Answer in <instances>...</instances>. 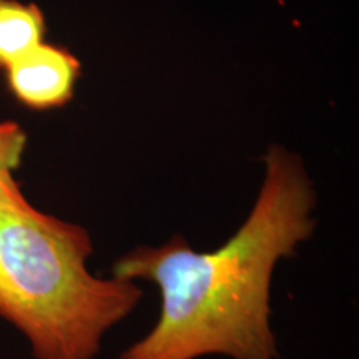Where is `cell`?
Segmentation results:
<instances>
[{
    "label": "cell",
    "mask_w": 359,
    "mask_h": 359,
    "mask_svg": "<svg viewBox=\"0 0 359 359\" xmlns=\"http://www.w3.org/2000/svg\"><path fill=\"white\" fill-rule=\"evenodd\" d=\"M253 208L218 250L196 251L183 236L137 246L111 276L158 288V321L118 359H278L271 327L276 264L314 231V190L298 156L269 148Z\"/></svg>",
    "instance_id": "obj_1"
},
{
    "label": "cell",
    "mask_w": 359,
    "mask_h": 359,
    "mask_svg": "<svg viewBox=\"0 0 359 359\" xmlns=\"http://www.w3.org/2000/svg\"><path fill=\"white\" fill-rule=\"evenodd\" d=\"M83 226L40 212L11 175L0 190V318L35 359H95L105 334L143 298L135 281L98 278Z\"/></svg>",
    "instance_id": "obj_2"
},
{
    "label": "cell",
    "mask_w": 359,
    "mask_h": 359,
    "mask_svg": "<svg viewBox=\"0 0 359 359\" xmlns=\"http://www.w3.org/2000/svg\"><path fill=\"white\" fill-rule=\"evenodd\" d=\"M79 69V60L65 48L39 43L7 67V83L24 105L52 109L72 97Z\"/></svg>",
    "instance_id": "obj_3"
},
{
    "label": "cell",
    "mask_w": 359,
    "mask_h": 359,
    "mask_svg": "<svg viewBox=\"0 0 359 359\" xmlns=\"http://www.w3.org/2000/svg\"><path fill=\"white\" fill-rule=\"evenodd\" d=\"M45 19L34 4L0 0V67L12 62L42 43Z\"/></svg>",
    "instance_id": "obj_4"
},
{
    "label": "cell",
    "mask_w": 359,
    "mask_h": 359,
    "mask_svg": "<svg viewBox=\"0 0 359 359\" xmlns=\"http://www.w3.org/2000/svg\"><path fill=\"white\" fill-rule=\"evenodd\" d=\"M27 137L19 125L0 122V173L13 172L20 165Z\"/></svg>",
    "instance_id": "obj_5"
},
{
    "label": "cell",
    "mask_w": 359,
    "mask_h": 359,
    "mask_svg": "<svg viewBox=\"0 0 359 359\" xmlns=\"http://www.w3.org/2000/svg\"><path fill=\"white\" fill-rule=\"evenodd\" d=\"M12 172H2L0 173V190H2V185H4V180L7 178V175H11Z\"/></svg>",
    "instance_id": "obj_6"
}]
</instances>
